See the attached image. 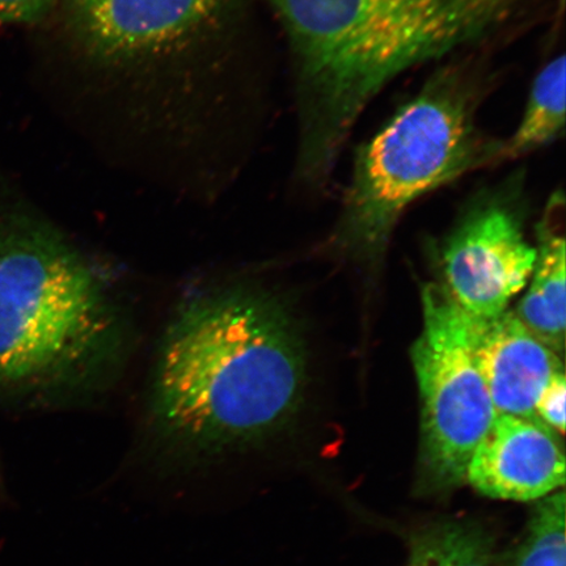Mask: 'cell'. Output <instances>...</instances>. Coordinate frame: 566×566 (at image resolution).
Masks as SVG:
<instances>
[{"label":"cell","mask_w":566,"mask_h":566,"mask_svg":"<svg viewBox=\"0 0 566 566\" xmlns=\"http://www.w3.org/2000/svg\"><path fill=\"white\" fill-rule=\"evenodd\" d=\"M244 0H61L63 31L95 69L139 73L223 38Z\"/></svg>","instance_id":"6"},{"label":"cell","mask_w":566,"mask_h":566,"mask_svg":"<svg viewBox=\"0 0 566 566\" xmlns=\"http://www.w3.org/2000/svg\"><path fill=\"white\" fill-rule=\"evenodd\" d=\"M565 55L555 56L537 73L525 112L511 137L501 138L499 166L525 158L554 144L565 132Z\"/></svg>","instance_id":"11"},{"label":"cell","mask_w":566,"mask_h":566,"mask_svg":"<svg viewBox=\"0 0 566 566\" xmlns=\"http://www.w3.org/2000/svg\"><path fill=\"white\" fill-rule=\"evenodd\" d=\"M306 357L280 296L231 282L188 296L155 356L146 429L176 454L244 451L277 434L302 401Z\"/></svg>","instance_id":"2"},{"label":"cell","mask_w":566,"mask_h":566,"mask_svg":"<svg viewBox=\"0 0 566 566\" xmlns=\"http://www.w3.org/2000/svg\"><path fill=\"white\" fill-rule=\"evenodd\" d=\"M465 481L486 497L541 500L564 486L563 442L541 420L495 413L473 452Z\"/></svg>","instance_id":"8"},{"label":"cell","mask_w":566,"mask_h":566,"mask_svg":"<svg viewBox=\"0 0 566 566\" xmlns=\"http://www.w3.org/2000/svg\"><path fill=\"white\" fill-rule=\"evenodd\" d=\"M490 51L446 60L413 97L354 154L335 240L379 254L405 211L424 195L499 166L501 138L479 126L497 74Z\"/></svg>","instance_id":"4"},{"label":"cell","mask_w":566,"mask_h":566,"mask_svg":"<svg viewBox=\"0 0 566 566\" xmlns=\"http://www.w3.org/2000/svg\"><path fill=\"white\" fill-rule=\"evenodd\" d=\"M61 0H0V27L35 24L59 10Z\"/></svg>","instance_id":"15"},{"label":"cell","mask_w":566,"mask_h":566,"mask_svg":"<svg viewBox=\"0 0 566 566\" xmlns=\"http://www.w3.org/2000/svg\"><path fill=\"white\" fill-rule=\"evenodd\" d=\"M565 493L537 502L515 566H565Z\"/></svg>","instance_id":"13"},{"label":"cell","mask_w":566,"mask_h":566,"mask_svg":"<svg viewBox=\"0 0 566 566\" xmlns=\"http://www.w3.org/2000/svg\"><path fill=\"white\" fill-rule=\"evenodd\" d=\"M294 67L295 177L323 187L354 126L391 82L423 63L497 42L557 12L564 0H266Z\"/></svg>","instance_id":"1"},{"label":"cell","mask_w":566,"mask_h":566,"mask_svg":"<svg viewBox=\"0 0 566 566\" xmlns=\"http://www.w3.org/2000/svg\"><path fill=\"white\" fill-rule=\"evenodd\" d=\"M422 310L410 352L421 402L420 465L424 483L449 490L465 483L497 412L472 357L464 311L437 283L424 286Z\"/></svg>","instance_id":"5"},{"label":"cell","mask_w":566,"mask_h":566,"mask_svg":"<svg viewBox=\"0 0 566 566\" xmlns=\"http://www.w3.org/2000/svg\"><path fill=\"white\" fill-rule=\"evenodd\" d=\"M565 200L557 192L537 224L536 261L530 286L515 315L537 339L556 354L565 346Z\"/></svg>","instance_id":"10"},{"label":"cell","mask_w":566,"mask_h":566,"mask_svg":"<svg viewBox=\"0 0 566 566\" xmlns=\"http://www.w3.org/2000/svg\"><path fill=\"white\" fill-rule=\"evenodd\" d=\"M484 536L459 523L437 525L410 544L407 566H491Z\"/></svg>","instance_id":"12"},{"label":"cell","mask_w":566,"mask_h":566,"mask_svg":"<svg viewBox=\"0 0 566 566\" xmlns=\"http://www.w3.org/2000/svg\"><path fill=\"white\" fill-rule=\"evenodd\" d=\"M525 169L471 198L442 247L443 289L465 314L497 316L530 282L536 247L523 230Z\"/></svg>","instance_id":"7"},{"label":"cell","mask_w":566,"mask_h":566,"mask_svg":"<svg viewBox=\"0 0 566 566\" xmlns=\"http://www.w3.org/2000/svg\"><path fill=\"white\" fill-rule=\"evenodd\" d=\"M129 345V316L102 269L32 212H0V400L94 398Z\"/></svg>","instance_id":"3"},{"label":"cell","mask_w":566,"mask_h":566,"mask_svg":"<svg viewBox=\"0 0 566 566\" xmlns=\"http://www.w3.org/2000/svg\"><path fill=\"white\" fill-rule=\"evenodd\" d=\"M473 360L495 412L536 419L537 398L560 358L522 324L513 311L493 317L467 314Z\"/></svg>","instance_id":"9"},{"label":"cell","mask_w":566,"mask_h":566,"mask_svg":"<svg viewBox=\"0 0 566 566\" xmlns=\"http://www.w3.org/2000/svg\"><path fill=\"white\" fill-rule=\"evenodd\" d=\"M566 384L564 369L552 375L535 405V416L560 437L565 433Z\"/></svg>","instance_id":"14"}]
</instances>
